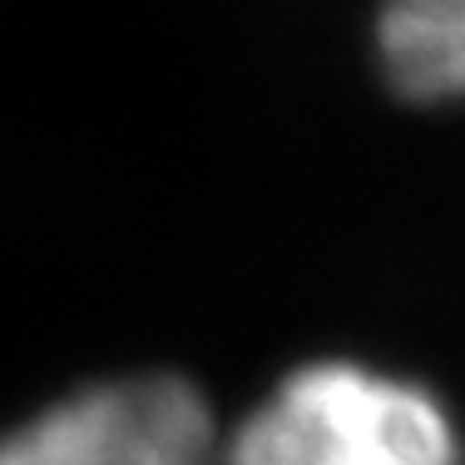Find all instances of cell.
<instances>
[{
  "mask_svg": "<svg viewBox=\"0 0 465 465\" xmlns=\"http://www.w3.org/2000/svg\"><path fill=\"white\" fill-rule=\"evenodd\" d=\"M465 446L440 396L367 361L287 371L232 430L218 465H460Z\"/></svg>",
  "mask_w": 465,
  "mask_h": 465,
  "instance_id": "cell-1",
  "label": "cell"
},
{
  "mask_svg": "<svg viewBox=\"0 0 465 465\" xmlns=\"http://www.w3.org/2000/svg\"><path fill=\"white\" fill-rule=\"evenodd\" d=\"M223 430L183 376H114L0 436V465H218Z\"/></svg>",
  "mask_w": 465,
  "mask_h": 465,
  "instance_id": "cell-2",
  "label": "cell"
},
{
  "mask_svg": "<svg viewBox=\"0 0 465 465\" xmlns=\"http://www.w3.org/2000/svg\"><path fill=\"white\" fill-rule=\"evenodd\" d=\"M376 60L396 94L416 104L465 99V0H381Z\"/></svg>",
  "mask_w": 465,
  "mask_h": 465,
  "instance_id": "cell-3",
  "label": "cell"
}]
</instances>
